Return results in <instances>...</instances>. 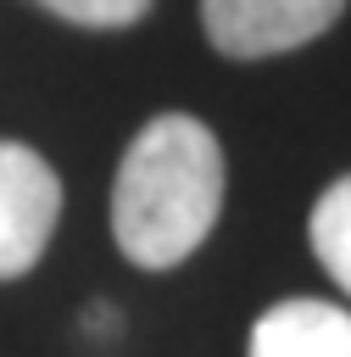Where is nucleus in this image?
Wrapping results in <instances>:
<instances>
[{
  "label": "nucleus",
  "mask_w": 351,
  "mask_h": 357,
  "mask_svg": "<svg viewBox=\"0 0 351 357\" xmlns=\"http://www.w3.org/2000/svg\"><path fill=\"white\" fill-rule=\"evenodd\" d=\"M223 145L189 112L150 117L111 178V234L134 268H178L223 212Z\"/></svg>",
  "instance_id": "nucleus-1"
},
{
  "label": "nucleus",
  "mask_w": 351,
  "mask_h": 357,
  "mask_svg": "<svg viewBox=\"0 0 351 357\" xmlns=\"http://www.w3.org/2000/svg\"><path fill=\"white\" fill-rule=\"evenodd\" d=\"M61 218V178L56 167L22 145V139H0V279H22Z\"/></svg>",
  "instance_id": "nucleus-2"
},
{
  "label": "nucleus",
  "mask_w": 351,
  "mask_h": 357,
  "mask_svg": "<svg viewBox=\"0 0 351 357\" xmlns=\"http://www.w3.org/2000/svg\"><path fill=\"white\" fill-rule=\"evenodd\" d=\"M340 11L345 0H201V28L212 50L234 61H262L312 45L340 22Z\"/></svg>",
  "instance_id": "nucleus-3"
},
{
  "label": "nucleus",
  "mask_w": 351,
  "mask_h": 357,
  "mask_svg": "<svg viewBox=\"0 0 351 357\" xmlns=\"http://www.w3.org/2000/svg\"><path fill=\"white\" fill-rule=\"evenodd\" d=\"M251 357H351V312L318 296H290L251 324Z\"/></svg>",
  "instance_id": "nucleus-4"
},
{
  "label": "nucleus",
  "mask_w": 351,
  "mask_h": 357,
  "mask_svg": "<svg viewBox=\"0 0 351 357\" xmlns=\"http://www.w3.org/2000/svg\"><path fill=\"white\" fill-rule=\"evenodd\" d=\"M306 240H312V257L323 262V273L351 296V173L318 195V206L306 218Z\"/></svg>",
  "instance_id": "nucleus-5"
},
{
  "label": "nucleus",
  "mask_w": 351,
  "mask_h": 357,
  "mask_svg": "<svg viewBox=\"0 0 351 357\" xmlns=\"http://www.w3.org/2000/svg\"><path fill=\"white\" fill-rule=\"evenodd\" d=\"M39 6L72 28H134L150 11V0H39Z\"/></svg>",
  "instance_id": "nucleus-6"
}]
</instances>
